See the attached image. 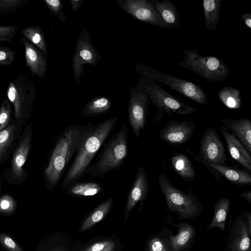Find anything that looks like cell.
Returning <instances> with one entry per match:
<instances>
[{"label":"cell","mask_w":251,"mask_h":251,"mask_svg":"<svg viewBox=\"0 0 251 251\" xmlns=\"http://www.w3.org/2000/svg\"><path fill=\"white\" fill-rule=\"evenodd\" d=\"M111 99L105 96H98L89 101L81 110L85 117H91L106 113L111 108Z\"/></svg>","instance_id":"22"},{"label":"cell","mask_w":251,"mask_h":251,"mask_svg":"<svg viewBox=\"0 0 251 251\" xmlns=\"http://www.w3.org/2000/svg\"><path fill=\"white\" fill-rule=\"evenodd\" d=\"M73 12H75L79 9L84 2V0H70Z\"/></svg>","instance_id":"41"},{"label":"cell","mask_w":251,"mask_h":251,"mask_svg":"<svg viewBox=\"0 0 251 251\" xmlns=\"http://www.w3.org/2000/svg\"><path fill=\"white\" fill-rule=\"evenodd\" d=\"M92 126H71L59 135L45 170L46 178L52 187H55L58 183L66 167Z\"/></svg>","instance_id":"2"},{"label":"cell","mask_w":251,"mask_h":251,"mask_svg":"<svg viewBox=\"0 0 251 251\" xmlns=\"http://www.w3.org/2000/svg\"><path fill=\"white\" fill-rule=\"evenodd\" d=\"M241 197L245 199L247 202H251V191L249 190L245 192H243L241 194Z\"/></svg>","instance_id":"43"},{"label":"cell","mask_w":251,"mask_h":251,"mask_svg":"<svg viewBox=\"0 0 251 251\" xmlns=\"http://www.w3.org/2000/svg\"><path fill=\"white\" fill-rule=\"evenodd\" d=\"M117 3L122 10L136 20L157 27L167 28L150 0H118Z\"/></svg>","instance_id":"12"},{"label":"cell","mask_w":251,"mask_h":251,"mask_svg":"<svg viewBox=\"0 0 251 251\" xmlns=\"http://www.w3.org/2000/svg\"><path fill=\"white\" fill-rule=\"evenodd\" d=\"M248 223H249V233L251 234V215L249 214L248 216Z\"/></svg>","instance_id":"45"},{"label":"cell","mask_w":251,"mask_h":251,"mask_svg":"<svg viewBox=\"0 0 251 251\" xmlns=\"http://www.w3.org/2000/svg\"></svg>","instance_id":"46"},{"label":"cell","mask_w":251,"mask_h":251,"mask_svg":"<svg viewBox=\"0 0 251 251\" xmlns=\"http://www.w3.org/2000/svg\"><path fill=\"white\" fill-rule=\"evenodd\" d=\"M30 135L27 134L16 150L12 162L13 176L20 178L23 175V166L28 154L30 146Z\"/></svg>","instance_id":"20"},{"label":"cell","mask_w":251,"mask_h":251,"mask_svg":"<svg viewBox=\"0 0 251 251\" xmlns=\"http://www.w3.org/2000/svg\"><path fill=\"white\" fill-rule=\"evenodd\" d=\"M23 37L38 48L46 55L47 47L46 39L42 28L39 25H31L23 28L21 31Z\"/></svg>","instance_id":"25"},{"label":"cell","mask_w":251,"mask_h":251,"mask_svg":"<svg viewBox=\"0 0 251 251\" xmlns=\"http://www.w3.org/2000/svg\"><path fill=\"white\" fill-rule=\"evenodd\" d=\"M150 102L147 96L137 90L135 86L131 87L128 106V120L132 132L137 138L147 122Z\"/></svg>","instance_id":"10"},{"label":"cell","mask_w":251,"mask_h":251,"mask_svg":"<svg viewBox=\"0 0 251 251\" xmlns=\"http://www.w3.org/2000/svg\"><path fill=\"white\" fill-rule=\"evenodd\" d=\"M218 96L227 107L239 109L241 106L240 90L232 86H226L219 91Z\"/></svg>","instance_id":"27"},{"label":"cell","mask_w":251,"mask_h":251,"mask_svg":"<svg viewBox=\"0 0 251 251\" xmlns=\"http://www.w3.org/2000/svg\"><path fill=\"white\" fill-rule=\"evenodd\" d=\"M0 243L9 251H24L12 238L5 234L0 233Z\"/></svg>","instance_id":"38"},{"label":"cell","mask_w":251,"mask_h":251,"mask_svg":"<svg viewBox=\"0 0 251 251\" xmlns=\"http://www.w3.org/2000/svg\"><path fill=\"white\" fill-rule=\"evenodd\" d=\"M113 202V199L111 198L97 206L83 223L79 231H84L100 221L109 211Z\"/></svg>","instance_id":"26"},{"label":"cell","mask_w":251,"mask_h":251,"mask_svg":"<svg viewBox=\"0 0 251 251\" xmlns=\"http://www.w3.org/2000/svg\"><path fill=\"white\" fill-rule=\"evenodd\" d=\"M109 243V241H106L96 243L88 248L85 251H101Z\"/></svg>","instance_id":"40"},{"label":"cell","mask_w":251,"mask_h":251,"mask_svg":"<svg viewBox=\"0 0 251 251\" xmlns=\"http://www.w3.org/2000/svg\"><path fill=\"white\" fill-rule=\"evenodd\" d=\"M18 28L16 25H0V42L11 43Z\"/></svg>","instance_id":"36"},{"label":"cell","mask_w":251,"mask_h":251,"mask_svg":"<svg viewBox=\"0 0 251 251\" xmlns=\"http://www.w3.org/2000/svg\"><path fill=\"white\" fill-rule=\"evenodd\" d=\"M149 251H167L165 245L159 238L152 239L149 244Z\"/></svg>","instance_id":"39"},{"label":"cell","mask_w":251,"mask_h":251,"mask_svg":"<svg viewBox=\"0 0 251 251\" xmlns=\"http://www.w3.org/2000/svg\"><path fill=\"white\" fill-rule=\"evenodd\" d=\"M199 155L200 159L205 162L226 165L224 145L214 127L207 128L203 133L200 142Z\"/></svg>","instance_id":"11"},{"label":"cell","mask_w":251,"mask_h":251,"mask_svg":"<svg viewBox=\"0 0 251 251\" xmlns=\"http://www.w3.org/2000/svg\"><path fill=\"white\" fill-rule=\"evenodd\" d=\"M128 127L124 124L105 144L98 160L88 169L86 174L102 177L113 170H118L128 155Z\"/></svg>","instance_id":"4"},{"label":"cell","mask_w":251,"mask_h":251,"mask_svg":"<svg viewBox=\"0 0 251 251\" xmlns=\"http://www.w3.org/2000/svg\"><path fill=\"white\" fill-rule=\"evenodd\" d=\"M183 59L177 65L210 81L225 80L230 74L228 66L221 59L213 56H202L197 50H183Z\"/></svg>","instance_id":"5"},{"label":"cell","mask_w":251,"mask_h":251,"mask_svg":"<svg viewBox=\"0 0 251 251\" xmlns=\"http://www.w3.org/2000/svg\"><path fill=\"white\" fill-rule=\"evenodd\" d=\"M135 69L140 75L162 83L172 90L177 91L200 104L208 103V98L204 90L201 86L193 82L164 74L150 66L141 63L135 65Z\"/></svg>","instance_id":"6"},{"label":"cell","mask_w":251,"mask_h":251,"mask_svg":"<svg viewBox=\"0 0 251 251\" xmlns=\"http://www.w3.org/2000/svg\"><path fill=\"white\" fill-rule=\"evenodd\" d=\"M29 1V0H0V14L15 13Z\"/></svg>","instance_id":"32"},{"label":"cell","mask_w":251,"mask_h":251,"mask_svg":"<svg viewBox=\"0 0 251 251\" xmlns=\"http://www.w3.org/2000/svg\"><path fill=\"white\" fill-rule=\"evenodd\" d=\"M221 0H204L203 11L205 25L207 29L214 31L219 22Z\"/></svg>","instance_id":"23"},{"label":"cell","mask_w":251,"mask_h":251,"mask_svg":"<svg viewBox=\"0 0 251 251\" xmlns=\"http://www.w3.org/2000/svg\"><path fill=\"white\" fill-rule=\"evenodd\" d=\"M36 88L25 75L20 74L11 79L7 87L6 96L14 107L17 119L21 118L31 108Z\"/></svg>","instance_id":"8"},{"label":"cell","mask_w":251,"mask_h":251,"mask_svg":"<svg viewBox=\"0 0 251 251\" xmlns=\"http://www.w3.org/2000/svg\"><path fill=\"white\" fill-rule=\"evenodd\" d=\"M149 191V181L147 173L142 166L138 167L137 174L127 198L126 211L130 212L136 204L141 201V205Z\"/></svg>","instance_id":"15"},{"label":"cell","mask_w":251,"mask_h":251,"mask_svg":"<svg viewBox=\"0 0 251 251\" xmlns=\"http://www.w3.org/2000/svg\"><path fill=\"white\" fill-rule=\"evenodd\" d=\"M193 233V227L188 225H183L180 227L177 234L170 237L174 251H179L183 249L192 239Z\"/></svg>","instance_id":"29"},{"label":"cell","mask_w":251,"mask_h":251,"mask_svg":"<svg viewBox=\"0 0 251 251\" xmlns=\"http://www.w3.org/2000/svg\"><path fill=\"white\" fill-rule=\"evenodd\" d=\"M186 151L191 156L204 166L208 165L214 169L221 176H223L232 183L238 185H250L251 176L245 171L232 168L227 166L210 164L201 160L199 156L186 149Z\"/></svg>","instance_id":"17"},{"label":"cell","mask_w":251,"mask_h":251,"mask_svg":"<svg viewBox=\"0 0 251 251\" xmlns=\"http://www.w3.org/2000/svg\"><path fill=\"white\" fill-rule=\"evenodd\" d=\"M68 188L69 194L81 197L93 196L100 193L102 186L97 182H88L72 184Z\"/></svg>","instance_id":"28"},{"label":"cell","mask_w":251,"mask_h":251,"mask_svg":"<svg viewBox=\"0 0 251 251\" xmlns=\"http://www.w3.org/2000/svg\"><path fill=\"white\" fill-rule=\"evenodd\" d=\"M15 126L11 125L0 132V159L6 152L14 137Z\"/></svg>","instance_id":"31"},{"label":"cell","mask_w":251,"mask_h":251,"mask_svg":"<svg viewBox=\"0 0 251 251\" xmlns=\"http://www.w3.org/2000/svg\"><path fill=\"white\" fill-rule=\"evenodd\" d=\"M44 2L51 14L62 23L66 21V18L63 10V6L61 0H45Z\"/></svg>","instance_id":"33"},{"label":"cell","mask_w":251,"mask_h":251,"mask_svg":"<svg viewBox=\"0 0 251 251\" xmlns=\"http://www.w3.org/2000/svg\"><path fill=\"white\" fill-rule=\"evenodd\" d=\"M230 201L228 198H222L215 204L214 215L213 220L207 230L217 227L225 230L227 215L229 208Z\"/></svg>","instance_id":"24"},{"label":"cell","mask_w":251,"mask_h":251,"mask_svg":"<svg viewBox=\"0 0 251 251\" xmlns=\"http://www.w3.org/2000/svg\"><path fill=\"white\" fill-rule=\"evenodd\" d=\"M20 41L25 49L26 66L33 75L44 78L48 68L47 55L24 37Z\"/></svg>","instance_id":"14"},{"label":"cell","mask_w":251,"mask_h":251,"mask_svg":"<svg viewBox=\"0 0 251 251\" xmlns=\"http://www.w3.org/2000/svg\"><path fill=\"white\" fill-rule=\"evenodd\" d=\"M241 18L244 21L245 25L249 29L251 28V13L250 12L244 13L241 15Z\"/></svg>","instance_id":"42"},{"label":"cell","mask_w":251,"mask_h":251,"mask_svg":"<svg viewBox=\"0 0 251 251\" xmlns=\"http://www.w3.org/2000/svg\"><path fill=\"white\" fill-rule=\"evenodd\" d=\"M195 126V123L191 120H171L160 131L158 136L168 145L179 146L190 139Z\"/></svg>","instance_id":"13"},{"label":"cell","mask_w":251,"mask_h":251,"mask_svg":"<svg viewBox=\"0 0 251 251\" xmlns=\"http://www.w3.org/2000/svg\"><path fill=\"white\" fill-rule=\"evenodd\" d=\"M171 164L174 171L184 180L191 181L195 179L193 166L185 154L175 153L171 158Z\"/></svg>","instance_id":"21"},{"label":"cell","mask_w":251,"mask_h":251,"mask_svg":"<svg viewBox=\"0 0 251 251\" xmlns=\"http://www.w3.org/2000/svg\"><path fill=\"white\" fill-rule=\"evenodd\" d=\"M118 120L117 117H114L93 125L63 178V188L69 187L86 174L93 158L114 129Z\"/></svg>","instance_id":"1"},{"label":"cell","mask_w":251,"mask_h":251,"mask_svg":"<svg viewBox=\"0 0 251 251\" xmlns=\"http://www.w3.org/2000/svg\"><path fill=\"white\" fill-rule=\"evenodd\" d=\"M234 251H249L250 250V240L248 229L245 223L239 221L237 228V236L232 246Z\"/></svg>","instance_id":"30"},{"label":"cell","mask_w":251,"mask_h":251,"mask_svg":"<svg viewBox=\"0 0 251 251\" xmlns=\"http://www.w3.org/2000/svg\"><path fill=\"white\" fill-rule=\"evenodd\" d=\"M221 132L226 140L229 153L235 161L249 172L251 171V156L244 146L227 129L223 126Z\"/></svg>","instance_id":"16"},{"label":"cell","mask_w":251,"mask_h":251,"mask_svg":"<svg viewBox=\"0 0 251 251\" xmlns=\"http://www.w3.org/2000/svg\"><path fill=\"white\" fill-rule=\"evenodd\" d=\"M16 203L14 199L8 195L0 198V212L9 214L16 208Z\"/></svg>","instance_id":"37"},{"label":"cell","mask_w":251,"mask_h":251,"mask_svg":"<svg viewBox=\"0 0 251 251\" xmlns=\"http://www.w3.org/2000/svg\"><path fill=\"white\" fill-rule=\"evenodd\" d=\"M11 108L10 101L5 98L0 108V132L5 128L11 116Z\"/></svg>","instance_id":"34"},{"label":"cell","mask_w":251,"mask_h":251,"mask_svg":"<svg viewBox=\"0 0 251 251\" xmlns=\"http://www.w3.org/2000/svg\"><path fill=\"white\" fill-rule=\"evenodd\" d=\"M165 23L167 28L178 27L180 24V17L174 4L169 0H151Z\"/></svg>","instance_id":"19"},{"label":"cell","mask_w":251,"mask_h":251,"mask_svg":"<svg viewBox=\"0 0 251 251\" xmlns=\"http://www.w3.org/2000/svg\"><path fill=\"white\" fill-rule=\"evenodd\" d=\"M114 247V242L109 241V243L108 244V245L101 251H113Z\"/></svg>","instance_id":"44"},{"label":"cell","mask_w":251,"mask_h":251,"mask_svg":"<svg viewBox=\"0 0 251 251\" xmlns=\"http://www.w3.org/2000/svg\"><path fill=\"white\" fill-rule=\"evenodd\" d=\"M16 55V52L12 49L0 46V66H10L15 60Z\"/></svg>","instance_id":"35"},{"label":"cell","mask_w":251,"mask_h":251,"mask_svg":"<svg viewBox=\"0 0 251 251\" xmlns=\"http://www.w3.org/2000/svg\"><path fill=\"white\" fill-rule=\"evenodd\" d=\"M100 59V54L91 41L89 31L83 28L75 45L72 62L74 78L78 87H82L80 78L84 74L83 66L87 64L97 67Z\"/></svg>","instance_id":"9"},{"label":"cell","mask_w":251,"mask_h":251,"mask_svg":"<svg viewBox=\"0 0 251 251\" xmlns=\"http://www.w3.org/2000/svg\"><path fill=\"white\" fill-rule=\"evenodd\" d=\"M158 184L170 210L186 218L196 215L199 208V202L191 186L186 194L174 186L166 174L163 173L159 175Z\"/></svg>","instance_id":"7"},{"label":"cell","mask_w":251,"mask_h":251,"mask_svg":"<svg viewBox=\"0 0 251 251\" xmlns=\"http://www.w3.org/2000/svg\"><path fill=\"white\" fill-rule=\"evenodd\" d=\"M222 122L227 129L244 146L250 154L251 153V122L249 118L237 120L228 118Z\"/></svg>","instance_id":"18"},{"label":"cell","mask_w":251,"mask_h":251,"mask_svg":"<svg viewBox=\"0 0 251 251\" xmlns=\"http://www.w3.org/2000/svg\"><path fill=\"white\" fill-rule=\"evenodd\" d=\"M136 89L148 96L157 109L154 121L159 122L163 119V114L172 116L171 113L185 115L194 113L198 111L192 106L174 97L154 81L144 76L138 77Z\"/></svg>","instance_id":"3"}]
</instances>
